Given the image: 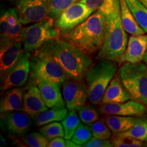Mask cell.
<instances>
[{
	"label": "cell",
	"instance_id": "cell-1",
	"mask_svg": "<svg viewBox=\"0 0 147 147\" xmlns=\"http://www.w3.org/2000/svg\"><path fill=\"white\" fill-rule=\"evenodd\" d=\"M37 51L56 61L70 78L76 80H83L93 64L89 55L61 37L47 42Z\"/></svg>",
	"mask_w": 147,
	"mask_h": 147
},
{
	"label": "cell",
	"instance_id": "cell-2",
	"mask_svg": "<svg viewBox=\"0 0 147 147\" xmlns=\"http://www.w3.org/2000/svg\"><path fill=\"white\" fill-rule=\"evenodd\" d=\"M106 27L105 16L95 11L63 36L85 54L93 56L98 53L104 44Z\"/></svg>",
	"mask_w": 147,
	"mask_h": 147
},
{
	"label": "cell",
	"instance_id": "cell-3",
	"mask_svg": "<svg viewBox=\"0 0 147 147\" xmlns=\"http://www.w3.org/2000/svg\"><path fill=\"white\" fill-rule=\"evenodd\" d=\"M106 18V34L104 44L97 53V59L115 61L126 50L127 33L121 18L120 2Z\"/></svg>",
	"mask_w": 147,
	"mask_h": 147
},
{
	"label": "cell",
	"instance_id": "cell-4",
	"mask_svg": "<svg viewBox=\"0 0 147 147\" xmlns=\"http://www.w3.org/2000/svg\"><path fill=\"white\" fill-rule=\"evenodd\" d=\"M115 61L104 59L91 65L86 74V84L88 89V99L93 105L102 102L108 84L115 76L117 65Z\"/></svg>",
	"mask_w": 147,
	"mask_h": 147
},
{
	"label": "cell",
	"instance_id": "cell-5",
	"mask_svg": "<svg viewBox=\"0 0 147 147\" xmlns=\"http://www.w3.org/2000/svg\"><path fill=\"white\" fill-rule=\"evenodd\" d=\"M70 77L59 64L47 55L38 51L30 58L29 81L37 85L45 80L61 86Z\"/></svg>",
	"mask_w": 147,
	"mask_h": 147
},
{
	"label": "cell",
	"instance_id": "cell-6",
	"mask_svg": "<svg viewBox=\"0 0 147 147\" xmlns=\"http://www.w3.org/2000/svg\"><path fill=\"white\" fill-rule=\"evenodd\" d=\"M121 82L132 99L147 106V65L125 63L119 70Z\"/></svg>",
	"mask_w": 147,
	"mask_h": 147
},
{
	"label": "cell",
	"instance_id": "cell-7",
	"mask_svg": "<svg viewBox=\"0 0 147 147\" xmlns=\"http://www.w3.org/2000/svg\"><path fill=\"white\" fill-rule=\"evenodd\" d=\"M60 30L55 25V20L47 18L23 28L21 40L23 51L32 53L37 51L47 42L60 38Z\"/></svg>",
	"mask_w": 147,
	"mask_h": 147
},
{
	"label": "cell",
	"instance_id": "cell-8",
	"mask_svg": "<svg viewBox=\"0 0 147 147\" xmlns=\"http://www.w3.org/2000/svg\"><path fill=\"white\" fill-rule=\"evenodd\" d=\"M93 12L83 3L76 2L60 14L55 21V25L62 34L65 35L84 22Z\"/></svg>",
	"mask_w": 147,
	"mask_h": 147
},
{
	"label": "cell",
	"instance_id": "cell-9",
	"mask_svg": "<svg viewBox=\"0 0 147 147\" xmlns=\"http://www.w3.org/2000/svg\"><path fill=\"white\" fill-rule=\"evenodd\" d=\"M30 53L23 51L15 65L1 76V91L22 87L25 84L30 73Z\"/></svg>",
	"mask_w": 147,
	"mask_h": 147
},
{
	"label": "cell",
	"instance_id": "cell-10",
	"mask_svg": "<svg viewBox=\"0 0 147 147\" xmlns=\"http://www.w3.org/2000/svg\"><path fill=\"white\" fill-rule=\"evenodd\" d=\"M63 97L67 110L78 111L84 106L88 98L87 84L83 80L67 79L63 83Z\"/></svg>",
	"mask_w": 147,
	"mask_h": 147
},
{
	"label": "cell",
	"instance_id": "cell-11",
	"mask_svg": "<svg viewBox=\"0 0 147 147\" xmlns=\"http://www.w3.org/2000/svg\"><path fill=\"white\" fill-rule=\"evenodd\" d=\"M16 12L23 25L37 23L49 18L47 3L40 0H18Z\"/></svg>",
	"mask_w": 147,
	"mask_h": 147
},
{
	"label": "cell",
	"instance_id": "cell-12",
	"mask_svg": "<svg viewBox=\"0 0 147 147\" xmlns=\"http://www.w3.org/2000/svg\"><path fill=\"white\" fill-rule=\"evenodd\" d=\"M32 118L28 114L21 110L1 113V128L12 135L23 136L30 129Z\"/></svg>",
	"mask_w": 147,
	"mask_h": 147
},
{
	"label": "cell",
	"instance_id": "cell-13",
	"mask_svg": "<svg viewBox=\"0 0 147 147\" xmlns=\"http://www.w3.org/2000/svg\"><path fill=\"white\" fill-rule=\"evenodd\" d=\"M21 38L10 39L1 38L0 47V71L2 76L16 63L21 56L22 49Z\"/></svg>",
	"mask_w": 147,
	"mask_h": 147
},
{
	"label": "cell",
	"instance_id": "cell-14",
	"mask_svg": "<svg viewBox=\"0 0 147 147\" xmlns=\"http://www.w3.org/2000/svg\"><path fill=\"white\" fill-rule=\"evenodd\" d=\"M147 51V35L131 36L129 37L126 50L115 60L119 63H136L144 60Z\"/></svg>",
	"mask_w": 147,
	"mask_h": 147
},
{
	"label": "cell",
	"instance_id": "cell-15",
	"mask_svg": "<svg viewBox=\"0 0 147 147\" xmlns=\"http://www.w3.org/2000/svg\"><path fill=\"white\" fill-rule=\"evenodd\" d=\"M99 110L106 115L142 117L146 113V108L142 103L131 100L119 104H101Z\"/></svg>",
	"mask_w": 147,
	"mask_h": 147
},
{
	"label": "cell",
	"instance_id": "cell-16",
	"mask_svg": "<svg viewBox=\"0 0 147 147\" xmlns=\"http://www.w3.org/2000/svg\"><path fill=\"white\" fill-rule=\"evenodd\" d=\"M49 109L44 102L38 85L29 84L23 94V111L34 118L35 116Z\"/></svg>",
	"mask_w": 147,
	"mask_h": 147
},
{
	"label": "cell",
	"instance_id": "cell-17",
	"mask_svg": "<svg viewBox=\"0 0 147 147\" xmlns=\"http://www.w3.org/2000/svg\"><path fill=\"white\" fill-rule=\"evenodd\" d=\"M132 97L123 84L120 77L115 76L108 84L101 104H119L127 102Z\"/></svg>",
	"mask_w": 147,
	"mask_h": 147
},
{
	"label": "cell",
	"instance_id": "cell-18",
	"mask_svg": "<svg viewBox=\"0 0 147 147\" xmlns=\"http://www.w3.org/2000/svg\"><path fill=\"white\" fill-rule=\"evenodd\" d=\"M45 104L49 108L64 107L65 102L62 96L60 85L42 80L37 84Z\"/></svg>",
	"mask_w": 147,
	"mask_h": 147
},
{
	"label": "cell",
	"instance_id": "cell-19",
	"mask_svg": "<svg viewBox=\"0 0 147 147\" xmlns=\"http://www.w3.org/2000/svg\"><path fill=\"white\" fill-rule=\"evenodd\" d=\"M23 93L19 87L12 88L5 92L1 100V113L23 110Z\"/></svg>",
	"mask_w": 147,
	"mask_h": 147
},
{
	"label": "cell",
	"instance_id": "cell-20",
	"mask_svg": "<svg viewBox=\"0 0 147 147\" xmlns=\"http://www.w3.org/2000/svg\"><path fill=\"white\" fill-rule=\"evenodd\" d=\"M120 2L121 18L123 26L127 34L131 36L145 34L143 29L138 25L129 8L126 0H119Z\"/></svg>",
	"mask_w": 147,
	"mask_h": 147
},
{
	"label": "cell",
	"instance_id": "cell-21",
	"mask_svg": "<svg viewBox=\"0 0 147 147\" xmlns=\"http://www.w3.org/2000/svg\"><path fill=\"white\" fill-rule=\"evenodd\" d=\"M104 120L110 131L117 134L127 131L136 123L138 119L128 116L106 115Z\"/></svg>",
	"mask_w": 147,
	"mask_h": 147
},
{
	"label": "cell",
	"instance_id": "cell-22",
	"mask_svg": "<svg viewBox=\"0 0 147 147\" xmlns=\"http://www.w3.org/2000/svg\"><path fill=\"white\" fill-rule=\"evenodd\" d=\"M67 115V108L65 107L51 108L38 114L33 118L37 126H42L56 121H62Z\"/></svg>",
	"mask_w": 147,
	"mask_h": 147
},
{
	"label": "cell",
	"instance_id": "cell-23",
	"mask_svg": "<svg viewBox=\"0 0 147 147\" xmlns=\"http://www.w3.org/2000/svg\"><path fill=\"white\" fill-rule=\"evenodd\" d=\"M138 25L147 33V7L140 0H126Z\"/></svg>",
	"mask_w": 147,
	"mask_h": 147
},
{
	"label": "cell",
	"instance_id": "cell-24",
	"mask_svg": "<svg viewBox=\"0 0 147 147\" xmlns=\"http://www.w3.org/2000/svg\"><path fill=\"white\" fill-rule=\"evenodd\" d=\"M79 1L85 4L93 12L100 11L104 16L113 12L119 4V0H79Z\"/></svg>",
	"mask_w": 147,
	"mask_h": 147
},
{
	"label": "cell",
	"instance_id": "cell-25",
	"mask_svg": "<svg viewBox=\"0 0 147 147\" xmlns=\"http://www.w3.org/2000/svg\"><path fill=\"white\" fill-rule=\"evenodd\" d=\"M115 136H128L147 142V119H138L136 123L127 131L115 134Z\"/></svg>",
	"mask_w": 147,
	"mask_h": 147
},
{
	"label": "cell",
	"instance_id": "cell-26",
	"mask_svg": "<svg viewBox=\"0 0 147 147\" xmlns=\"http://www.w3.org/2000/svg\"><path fill=\"white\" fill-rule=\"evenodd\" d=\"M77 1L78 0H48L49 18L55 21L64 10Z\"/></svg>",
	"mask_w": 147,
	"mask_h": 147
},
{
	"label": "cell",
	"instance_id": "cell-27",
	"mask_svg": "<svg viewBox=\"0 0 147 147\" xmlns=\"http://www.w3.org/2000/svg\"><path fill=\"white\" fill-rule=\"evenodd\" d=\"M65 140H71L77 127L80 125V119L75 110L69 111L68 115L62 121Z\"/></svg>",
	"mask_w": 147,
	"mask_h": 147
},
{
	"label": "cell",
	"instance_id": "cell-28",
	"mask_svg": "<svg viewBox=\"0 0 147 147\" xmlns=\"http://www.w3.org/2000/svg\"><path fill=\"white\" fill-rule=\"evenodd\" d=\"M40 131L49 141L55 138L64 137L65 136L63 125L58 123V121L44 125L40 128Z\"/></svg>",
	"mask_w": 147,
	"mask_h": 147
},
{
	"label": "cell",
	"instance_id": "cell-29",
	"mask_svg": "<svg viewBox=\"0 0 147 147\" xmlns=\"http://www.w3.org/2000/svg\"><path fill=\"white\" fill-rule=\"evenodd\" d=\"M93 136L89 125L84 123H80L74 134L71 140L80 146H83Z\"/></svg>",
	"mask_w": 147,
	"mask_h": 147
},
{
	"label": "cell",
	"instance_id": "cell-30",
	"mask_svg": "<svg viewBox=\"0 0 147 147\" xmlns=\"http://www.w3.org/2000/svg\"><path fill=\"white\" fill-rule=\"evenodd\" d=\"M93 137L97 138L108 140L111 137V131L106 123L96 121L89 125Z\"/></svg>",
	"mask_w": 147,
	"mask_h": 147
},
{
	"label": "cell",
	"instance_id": "cell-31",
	"mask_svg": "<svg viewBox=\"0 0 147 147\" xmlns=\"http://www.w3.org/2000/svg\"><path fill=\"white\" fill-rule=\"evenodd\" d=\"M79 118L84 124L89 125L100 117L98 112L94 108L90 106H84L78 110Z\"/></svg>",
	"mask_w": 147,
	"mask_h": 147
},
{
	"label": "cell",
	"instance_id": "cell-32",
	"mask_svg": "<svg viewBox=\"0 0 147 147\" xmlns=\"http://www.w3.org/2000/svg\"><path fill=\"white\" fill-rule=\"evenodd\" d=\"M27 146L31 147H47L49 141L40 133L33 132L25 136L22 139Z\"/></svg>",
	"mask_w": 147,
	"mask_h": 147
},
{
	"label": "cell",
	"instance_id": "cell-33",
	"mask_svg": "<svg viewBox=\"0 0 147 147\" xmlns=\"http://www.w3.org/2000/svg\"><path fill=\"white\" fill-rule=\"evenodd\" d=\"M112 143L116 147H138L143 144L142 141L128 136H115Z\"/></svg>",
	"mask_w": 147,
	"mask_h": 147
},
{
	"label": "cell",
	"instance_id": "cell-34",
	"mask_svg": "<svg viewBox=\"0 0 147 147\" xmlns=\"http://www.w3.org/2000/svg\"><path fill=\"white\" fill-rule=\"evenodd\" d=\"M84 147H112L113 146L112 141L108 140L97 138L92 137L89 141L83 145Z\"/></svg>",
	"mask_w": 147,
	"mask_h": 147
},
{
	"label": "cell",
	"instance_id": "cell-35",
	"mask_svg": "<svg viewBox=\"0 0 147 147\" xmlns=\"http://www.w3.org/2000/svg\"><path fill=\"white\" fill-rule=\"evenodd\" d=\"M66 146V140L63 137H57L49 141L48 147H65Z\"/></svg>",
	"mask_w": 147,
	"mask_h": 147
},
{
	"label": "cell",
	"instance_id": "cell-36",
	"mask_svg": "<svg viewBox=\"0 0 147 147\" xmlns=\"http://www.w3.org/2000/svg\"><path fill=\"white\" fill-rule=\"evenodd\" d=\"M66 146L68 147H78L80 146V145L77 144L74 141L70 140H66Z\"/></svg>",
	"mask_w": 147,
	"mask_h": 147
},
{
	"label": "cell",
	"instance_id": "cell-37",
	"mask_svg": "<svg viewBox=\"0 0 147 147\" xmlns=\"http://www.w3.org/2000/svg\"><path fill=\"white\" fill-rule=\"evenodd\" d=\"M0 141H1V143H0V146H3L5 144V140L4 138L3 137L2 135L0 136Z\"/></svg>",
	"mask_w": 147,
	"mask_h": 147
},
{
	"label": "cell",
	"instance_id": "cell-38",
	"mask_svg": "<svg viewBox=\"0 0 147 147\" xmlns=\"http://www.w3.org/2000/svg\"><path fill=\"white\" fill-rule=\"evenodd\" d=\"M144 62L145 63V64H146V65H147V51H146V54H145V55H144Z\"/></svg>",
	"mask_w": 147,
	"mask_h": 147
},
{
	"label": "cell",
	"instance_id": "cell-39",
	"mask_svg": "<svg viewBox=\"0 0 147 147\" xmlns=\"http://www.w3.org/2000/svg\"><path fill=\"white\" fill-rule=\"evenodd\" d=\"M140 1L142 3H144V4L147 7V0H140Z\"/></svg>",
	"mask_w": 147,
	"mask_h": 147
},
{
	"label": "cell",
	"instance_id": "cell-40",
	"mask_svg": "<svg viewBox=\"0 0 147 147\" xmlns=\"http://www.w3.org/2000/svg\"><path fill=\"white\" fill-rule=\"evenodd\" d=\"M40 1H44V2H47V1H48V0H40Z\"/></svg>",
	"mask_w": 147,
	"mask_h": 147
}]
</instances>
